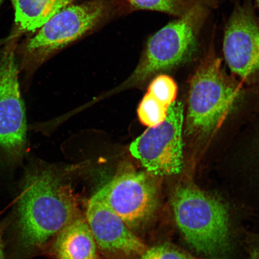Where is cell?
<instances>
[{
    "label": "cell",
    "mask_w": 259,
    "mask_h": 259,
    "mask_svg": "<svg viewBox=\"0 0 259 259\" xmlns=\"http://www.w3.org/2000/svg\"><path fill=\"white\" fill-rule=\"evenodd\" d=\"M148 93L164 105L170 106L176 100L177 85L174 80L166 74H160L152 81Z\"/></svg>",
    "instance_id": "15"
},
{
    "label": "cell",
    "mask_w": 259,
    "mask_h": 259,
    "mask_svg": "<svg viewBox=\"0 0 259 259\" xmlns=\"http://www.w3.org/2000/svg\"><path fill=\"white\" fill-rule=\"evenodd\" d=\"M86 220L97 247L106 254L134 257L141 255L147 249L116 213L92 197L87 203Z\"/></svg>",
    "instance_id": "10"
},
{
    "label": "cell",
    "mask_w": 259,
    "mask_h": 259,
    "mask_svg": "<svg viewBox=\"0 0 259 259\" xmlns=\"http://www.w3.org/2000/svg\"><path fill=\"white\" fill-rule=\"evenodd\" d=\"M95 238L86 219L77 217L55 237L56 259H99Z\"/></svg>",
    "instance_id": "11"
},
{
    "label": "cell",
    "mask_w": 259,
    "mask_h": 259,
    "mask_svg": "<svg viewBox=\"0 0 259 259\" xmlns=\"http://www.w3.org/2000/svg\"><path fill=\"white\" fill-rule=\"evenodd\" d=\"M206 15L200 3L190 5L176 21L149 38L134 72L121 86L138 85L158 72L187 62L197 50V38Z\"/></svg>",
    "instance_id": "4"
},
{
    "label": "cell",
    "mask_w": 259,
    "mask_h": 259,
    "mask_svg": "<svg viewBox=\"0 0 259 259\" xmlns=\"http://www.w3.org/2000/svg\"><path fill=\"white\" fill-rule=\"evenodd\" d=\"M139 259H197L169 244H161L146 249Z\"/></svg>",
    "instance_id": "16"
},
{
    "label": "cell",
    "mask_w": 259,
    "mask_h": 259,
    "mask_svg": "<svg viewBox=\"0 0 259 259\" xmlns=\"http://www.w3.org/2000/svg\"><path fill=\"white\" fill-rule=\"evenodd\" d=\"M125 14L127 13L119 0H85L63 9L26 44L24 67L37 69L64 48Z\"/></svg>",
    "instance_id": "2"
},
{
    "label": "cell",
    "mask_w": 259,
    "mask_h": 259,
    "mask_svg": "<svg viewBox=\"0 0 259 259\" xmlns=\"http://www.w3.org/2000/svg\"><path fill=\"white\" fill-rule=\"evenodd\" d=\"M169 107L147 93L139 106L138 114L139 120L148 127H155L164 121Z\"/></svg>",
    "instance_id": "14"
},
{
    "label": "cell",
    "mask_w": 259,
    "mask_h": 259,
    "mask_svg": "<svg viewBox=\"0 0 259 259\" xmlns=\"http://www.w3.org/2000/svg\"><path fill=\"white\" fill-rule=\"evenodd\" d=\"M127 14L135 11H152L181 16L189 8L186 0H119Z\"/></svg>",
    "instance_id": "13"
},
{
    "label": "cell",
    "mask_w": 259,
    "mask_h": 259,
    "mask_svg": "<svg viewBox=\"0 0 259 259\" xmlns=\"http://www.w3.org/2000/svg\"><path fill=\"white\" fill-rule=\"evenodd\" d=\"M19 37L6 45L0 60V153L12 160L24 156L27 142V120L15 58Z\"/></svg>",
    "instance_id": "8"
},
{
    "label": "cell",
    "mask_w": 259,
    "mask_h": 259,
    "mask_svg": "<svg viewBox=\"0 0 259 259\" xmlns=\"http://www.w3.org/2000/svg\"><path fill=\"white\" fill-rule=\"evenodd\" d=\"M248 259H259V248H255L250 252Z\"/></svg>",
    "instance_id": "18"
},
{
    "label": "cell",
    "mask_w": 259,
    "mask_h": 259,
    "mask_svg": "<svg viewBox=\"0 0 259 259\" xmlns=\"http://www.w3.org/2000/svg\"><path fill=\"white\" fill-rule=\"evenodd\" d=\"M1 46H2V42L0 41V47H1Z\"/></svg>",
    "instance_id": "19"
},
{
    "label": "cell",
    "mask_w": 259,
    "mask_h": 259,
    "mask_svg": "<svg viewBox=\"0 0 259 259\" xmlns=\"http://www.w3.org/2000/svg\"><path fill=\"white\" fill-rule=\"evenodd\" d=\"M2 1H3V0H0V4H1V3Z\"/></svg>",
    "instance_id": "20"
},
{
    "label": "cell",
    "mask_w": 259,
    "mask_h": 259,
    "mask_svg": "<svg viewBox=\"0 0 259 259\" xmlns=\"http://www.w3.org/2000/svg\"><path fill=\"white\" fill-rule=\"evenodd\" d=\"M257 2H258V6H259V0H257Z\"/></svg>",
    "instance_id": "21"
},
{
    "label": "cell",
    "mask_w": 259,
    "mask_h": 259,
    "mask_svg": "<svg viewBox=\"0 0 259 259\" xmlns=\"http://www.w3.org/2000/svg\"><path fill=\"white\" fill-rule=\"evenodd\" d=\"M92 197L104 203L134 232L153 218L158 189L152 175L127 169L116 175Z\"/></svg>",
    "instance_id": "6"
},
{
    "label": "cell",
    "mask_w": 259,
    "mask_h": 259,
    "mask_svg": "<svg viewBox=\"0 0 259 259\" xmlns=\"http://www.w3.org/2000/svg\"><path fill=\"white\" fill-rule=\"evenodd\" d=\"M175 218L187 241L202 253H225L230 246L228 209L217 197L197 188L180 186L171 197Z\"/></svg>",
    "instance_id": "3"
},
{
    "label": "cell",
    "mask_w": 259,
    "mask_h": 259,
    "mask_svg": "<svg viewBox=\"0 0 259 259\" xmlns=\"http://www.w3.org/2000/svg\"><path fill=\"white\" fill-rule=\"evenodd\" d=\"M223 52L230 69L247 78L259 72V25L247 8L236 9L227 26Z\"/></svg>",
    "instance_id": "9"
},
{
    "label": "cell",
    "mask_w": 259,
    "mask_h": 259,
    "mask_svg": "<svg viewBox=\"0 0 259 259\" xmlns=\"http://www.w3.org/2000/svg\"><path fill=\"white\" fill-rule=\"evenodd\" d=\"M0 259H5L4 244H3V240L1 231H0Z\"/></svg>",
    "instance_id": "17"
},
{
    "label": "cell",
    "mask_w": 259,
    "mask_h": 259,
    "mask_svg": "<svg viewBox=\"0 0 259 259\" xmlns=\"http://www.w3.org/2000/svg\"><path fill=\"white\" fill-rule=\"evenodd\" d=\"M238 92L223 72L221 61L210 54L191 80L188 131L208 134L215 129L234 105Z\"/></svg>",
    "instance_id": "5"
},
{
    "label": "cell",
    "mask_w": 259,
    "mask_h": 259,
    "mask_svg": "<svg viewBox=\"0 0 259 259\" xmlns=\"http://www.w3.org/2000/svg\"><path fill=\"white\" fill-rule=\"evenodd\" d=\"M183 105L174 102L163 122L148 127L130 146L133 156L154 176L179 174L182 169Z\"/></svg>",
    "instance_id": "7"
},
{
    "label": "cell",
    "mask_w": 259,
    "mask_h": 259,
    "mask_svg": "<svg viewBox=\"0 0 259 259\" xmlns=\"http://www.w3.org/2000/svg\"><path fill=\"white\" fill-rule=\"evenodd\" d=\"M15 22L19 33L34 32L53 16L81 0H12Z\"/></svg>",
    "instance_id": "12"
},
{
    "label": "cell",
    "mask_w": 259,
    "mask_h": 259,
    "mask_svg": "<svg viewBox=\"0 0 259 259\" xmlns=\"http://www.w3.org/2000/svg\"><path fill=\"white\" fill-rule=\"evenodd\" d=\"M19 228L24 247H43L78 217L75 197L48 168L25 174L18 204Z\"/></svg>",
    "instance_id": "1"
}]
</instances>
